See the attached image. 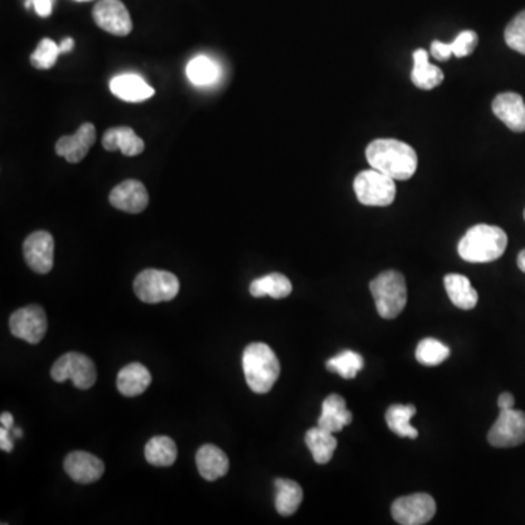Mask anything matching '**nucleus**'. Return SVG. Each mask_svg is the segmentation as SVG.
Here are the masks:
<instances>
[{"label": "nucleus", "instance_id": "obj_14", "mask_svg": "<svg viewBox=\"0 0 525 525\" xmlns=\"http://www.w3.org/2000/svg\"><path fill=\"white\" fill-rule=\"evenodd\" d=\"M110 203L127 213H141L148 208L150 194L138 180H126L112 189Z\"/></svg>", "mask_w": 525, "mask_h": 525}, {"label": "nucleus", "instance_id": "obj_8", "mask_svg": "<svg viewBox=\"0 0 525 525\" xmlns=\"http://www.w3.org/2000/svg\"><path fill=\"white\" fill-rule=\"evenodd\" d=\"M436 512V503L428 493L402 496L392 505V515L402 525L428 524Z\"/></svg>", "mask_w": 525, "mask_h": 525}, {"label": "nucleus", "instance_id": "obj_25", "mask_svg": "<svg viewBox=\"0 0 525 525\" xmlns=\"http://www.w3.org/2000/svg\"><path fill=\"white\" fill-rule=\"evenodd\" d=\"M276 510L284 517L295 514L304 500L302 488L297 481L289 479H276Z\"/></svg>", "mask_w": 525, "mask_h": 525}, {"label": "nucleus", "instance_id": "obj_11", "mask_svg": "<svg viewBox=\"0 0 525 525\" xmlns=\"http://www.w3.org/2000/svg\"><path fill=\"white\" fill-rule=\"evenodd\" d=\"M92 16L101 30L117 37H126L133 30L131 14L120 0H100L93 6Z\"/></svg>", "mask_w": 525, "mask_h": 525}, {"label": "nucleus", "instance_id": "obj_36", "mask_svg": "<svg viewBox=\"0 0 525 525\" xmlns=\"http://www.w3.org/2000/svg\"><path fill=\"white\" fill-rule=\"evenodd\" d=\"M53 2L54 0H33L34 8L37 11L38 15L43 16H49L53 11Z\"/></svg>", "mask_w": 525, "mask_h": 525}, {"label": "nucleus", "instance_id": "obj_24", "mask_svg": "<svg viewBox=\"0 0 525 525\" xmlns=\"http://www.w3.org/2000/svg\"><path fill=\"white\" fill-rule=\"evenodd\" d=\"M250 294L254 298L263 297H272L275 299L287 298L292 294L291 280L282 273H270L251 282Z\"/></svg>", "mask_w": 525, "mask_h": 525}, {"label": "nucleus", "instance_id": "obj_9", "mask_svg": "<svg viewBox=\"0 0 525 525\" xmlns=\"http://www.w3.org/2000/svg\"><path fill=\"white\" fill-rule=\"evenodd\" d=\"M488 441L496 448L517 447L525 442V413L521 410H501L489 431Z\"/></svg>", "mask_w": 525, "mask_h": 525}, {"label": "nucleus", "instance_id": "obj_34", "mask_svg": "<svg viewBox=\"0 0 525 525\" xmlns=\"http://www.w3.org/2000/svg\"><path fill=\"white\" fill-rule=\"evenodd\" d=\"M479 37L474 31H462L457 35L454 42L450 43L451 50L454 53L455 57H467L476 50Z\"/></svg>", "mask_w": 525, "mask_h": 525}, {"label": "nucleus", "instance_id": "obj_12", "mask_svg": "<svg viewBox=\"0 0 525 525\" xmlns=\"http://www.w3.org/2000/svg\"><path fill=\"white\" fill-rule=\"evenodd\" d=\"M24 258L31 270L47 275L54 265V239L47 231H37L24 241Z\"/></svg>", "mask_w": 525, "mask_h": 525}, {"label": "nucleus", "instance_id": "obj_20", "mask_svg": "<svg viewBox=\"0 0 525 525\" xmlns=\"http://www.w3.org/2000/svg\"><path fill=\"white\" fill-rule=\"evenodd\" d=\"M152 381L150 371L138 362L129 364L120 369L117 375V388L126 397H136L148 390Z\"/></svg>", "mask_w": 525, "mask_h": 525}, {"label": "nucleus", "instance_id": "obj_3", "mask_svg": "<svg viewBox=\"0 0 525 525\" xmlns=\"http://www.w3.org/2000/svg\"><path fill=\"white\" fill-rule=\"evenodd\" d=\"M242 369L251 392L266 394L280 375L279 359L266 343H251L242 355Z\"/></svg>", "mask_w": 525, "mask_h": 525}, {"label": "nucleus", "instance_id": "obj_38", "mask_svg": "<svg viewBox=\"0 0 525 525\" xmlns=\"http://www.w3.org/2000/svg\"><path fill=\"white\" fill-rule=\"evenodd\" d=\"M515 397L510 393H502L498 399V406L501 410L514 409Z\"/></svg>", "mask_w": 525, "mask_h": 525}, {"label": "nucleus", "instance_id": "obj_30", "mask_svg": "<svg viewBox=\"0 0 525 525\" xmlns=\"http://www.w3.org/2000/svg\"><path fill=\"white\" fill-rule=\"evenodd\" d=\"M450 355V347L445 346L440 340L433 339V337L422 340L416 347V359L422 365H440L443 361H447Z\"/></svg>", "mask_w": 525, "mask_h": 525}, {"label": "nucleus", "instance_id": "obj_16", "mask_svg": "<svg viewBox=\"0 0 525 525\" xmlns=\"http://www.w3.org/2000/svg\"><path fill=\"white\" fill-rule=\"evenodd\" d=\"M492 112L508 129L517 133L525 131V102L515 92L500 93L493 100Z\"/></svg>", "mask_w": 525, "mask_h": 525}, {"label": "nucleus", "instance_id": "obj_2", "mask_svg": "<svg viewBox=\"0 0 525 525\" xmlns=\"http://www.w3.org/2000/svg\"><path fill=\"white\" fill-rule=\"evenodd\" d=\"M507 246V232L502 228L481 224L470 228L460 239L459 254L469 263H491L502 258Z\"/></svg>", "mask_w": 525, "mask_h": 525}, {"label": "nucleus", "instance_id": "obj_27", "mask_svg": "<svg viewBox=\"0 0 525 525\" xmlns=\"http://www.w3.org/2000/svg\"><path fill=\"white\" fill-rule=\"evenodd\" d=\"M416 407L413 404H393V406L388 407L387 413H385V422H387L388 428L395 435L402 436V438L416 440L419 433L410 423L412 417L416 414Z\"/></svg>", "mask_w": 525, "mask_h": 525}, {"label": "nucleus", "instance_id": "obj_17", "mask_svg": "<svg viewBox=\"0 0 525 525\" xmlns=\"http://www.w3.org/2000/svg\"><path fill=\"white\" fill-rule=\"evenodd\" d=\"M354 421V414L347 410L346 400L342 395H328L323 402V412L318 419V426L326 429L328 433H337L345 426L350 425Z\"/></svg>", "mask_w": 525, "mask_h": 525}, {"label": "nucleus", "instance_id": "obj_1", "mask_svg": "<svg viewBox=\"0 0 525 525\" xmlns=\"http://www.w3.org/2000/svg\"><path fill=\"white\" fill-rule=\"evenodd\" d=\"M368 164L400 181L412 179L417 170V153L412 146L395 139H376L366 148Z\"/></svg>", "mask_w": 525, "mask_h": 525}, {"label": "nucleus", "instance_id": "obj_18", "mask_svg": "<svg viewBox=\"0 0 525 525\" xmlns=\"http://www.w3.org/2000/svg\"><path fill=\"white\" fill-rule=\"evenodd\" d=\"M196 464L199 473L205 481H218L220 477L227 476L229 470V460L224 451L217 445H203L196 454Z\"/></svg>", "mask_w": 525, "mask_h": 525}, {"label": "nucleus", "instance_id": "obj_13", "mask_svg": "<svg viewBox=\"0 0 525 525\" xmlns=\"http://www.w3.org/2000/svg\"><path fill=\"white\" fill-rule=\"evenodd\" d=\"M97 141V131L92 123H83L76 133L63 136L56 143V153L71 164H78L88 155Z\"/></svg>", "mask_w": 525, "mask_h": 525}, {"label": "nucleus", "instance_id": "obj_37", "mask_svg": "<svg viewBox=\"0 0 525 525\" xmlns=\"http://www.w3.org/2000/svg\"><path fill=\"white\" fill-rule=\"evenodd\" d=\"M0 448H2V451H6V452H12V450H14V441H12L9 429H0Z\"/></svg>", "mask_w": 525, "mask_h": 525}, {"label": "nucleus", "instance_id": "obj_5", "mask_svg": "<svg viewBox=\"0 0 525 525\" xmlns=\"http://www.w3.org/2000/svg\"><path fill=\"white\" fill-rule=\"evenodd\" d=\"M133 289L141 301L158 304L172 301L179 295L180 282L171 272L146 268L134 279Z\"/></svg>", "mask_w": 525, "mask_h": 525}, {"label": "nucleus", "instance_id": "obj_21", "mask_svg": "<svg viewBox=\"0 0 525 525\" xmlns=\"http://www.w3.org/2000/svg\"><path fill=\"white\" fill-rule=\"evenodd\" d=\"M110 90L120 100L127 102H142L153 97V88L138 75H120L112 79Z\"/></svg>", "mask_w": 525, "mask_h": 525}, {"label": "nucleus", "instance_id": "obj_42", "mask_svg": "<svg viewBox=\"0 0 525 525\" xmlns=\"http://www.w3.org/2000/svg\"><path fill=\"white\" fill-rule=\"evenodd\" d=\"M78 2H86V0H78Z\"/></svg>", "mask_w": 525, "mask_h": 525}, {"label": "nucleus", "instance_id": "obj_4", "mask_svg": "<svg viewBox=\"0 0 525 525\" xmlns=\"http://www.w3.org/2000/svg\"><path fill=\"white\" fill-rule=\"evenodd\" d=\"M376 311L385 320L399 317L407 304V287L404 276L395 270L380 273L369 284Z\"/></svg>", "mask_w": 525, "mask_h": 525}, {"label": "nucleus", "instance_id": "obj_32", "mask_svg": "<svg viewBox=\"0 0 525 525\" xmlns=\"http://www.w3.org/2000/svg\"><path fill=\"white\" fill-rule=\"evenodd\" d=\"M59 54V45L50 38H43L42 42L38 43L35 52L31 54L30 62L35 69L47 71L56 64Z\"/></svg>", "mask_w": 525, "mask_h": 525}, {"label": "nucleus", "instance_id": "obj_43", "mask_svg": "<svg viewBox=\"0 0 525 525\" xmlns=\"http://www.w3.org/2000/svg\"><path fill=\"white\" fill-rule=\"evenodd\" d=\"M524 219H525V210H524Z\"/></svg>", "mask_w": 525, "mask_h": 525}, {"label": "nucleus", "instance_id": "obj_15", "mask_svg": "<svg viewBox=\"0 0 525 525\" xmlns=\"http://www.w3.org/2000/svg\"><path fill=\"white\" fill-rule=\"evenodd\" d=\"M64 472L78 483L90 484L104 474V462L85 451H73L64 459Z\"/></svg>", "mask_w": 525, "mask_h": 525}, {"label": "nucleus", "instance_id": "obj_40", "mask_svg": "<svg viewBox=\"0 0 525 525\" xmlns=\"http://www.w3.org/2000/svg\"><path fill=\"white\" fill-rule=\"evenodd\" d=\"M73 45H75V43H73L72 38H64L63 42H62V44L59 45L60 54H62V53L72 52Z\"/></svg>", "mask_w": 525, "mask_h": 525}, {"label": "nucleus", "instance_id": "obj_7", "mask_svg": "<svg viewBox=\"0 0 525 525\" xmlns=\"http://www.w3.org/2000/svg\"><path fill=\"white\" fill-rule=\"evenodd\" d=\"M50 375L56 383L71 380L79 390H88L97 381V368L85 355L71 352L54 362Z\"/></svg>", "mask_w": 525, "mask_h": 525}, {"label": "nucleus", "instance_id": "obj_19", "mask_svg": "<svg viewBox=\"0 0 525 525\" xmlns=\"http://www.w3.org/2000/svg\"><path fill=\"white\" fill-rule=\"evenodd\" d=\"M102 146L110 152L120 151L126 157H138L145 151V142L131 127H112L102 136Z\"/></svg>", "mask_w": 525, "mask_h": 525}, {"label": "nucleus", "instance_id": "obj_31", "mask_svg": "<svg viewBox=\"0 0 525 525\" xmlns=\"http://www.w3.org/2000/svg\"><path fill=\"white\" fill-rule=\"evenodd\" d=\"M187 76L194 85H210L219 76V69L209 57L198 56L187 66Z\"/></svg>", "mask_w": 525, "mask_h": 525}, {"label": "nucleus", "instance_id": "obj_35", "mask_svg": "<svg viewBox=\"0 0 525 525\" xmlns=\"http://www.w3.org/2000/svg\"><path fill=\"white\" fill-rule=\"evenodd\" d=\"M431 54L440 62H447L451 56H454V53L451 50V45L447 43H441L436 40L431 44Z\"/></svg>", "mask_w": 525, "mask_h": 525}, {"label": "nucleus", "instance_id": "obj_41", "mask_svg": "<svg viewBox=\"0 0 525 525\" xmlns=\"http://www.w3.org/2000/svg\"><path fill=\"white\" fill-rule=\"evenodd\" d=\"M517 263L520 270L525 273V250H522L521 253L518 254Z\"/></svg>", "mask_w": 525, "mask_h": 525}, {"label": "nucleus", "instance_id": "obj_10", "mask_svg": "<svg viewBox=\"0 0 525 525\" xmlns=\"http://www.w3.org/2000/svg\"><path fill=\"white\" fill-rule=\"evenodd\" d=\"M12 335L25 340L30 345H37L47 333V316L38 306H28L12 314L9 320Z\"/></svg>", "mask_w": 525, "mask_h": 525}, {"label": "nucleus", "instance_id": "obj_26", "mask_svg": "<svg viewBox=\"0 0 525 525\" xmlns=\"http://www.w3.org/2000/svg\"><path fill=\"white\" fill-rule=\"evenodd\" d=\"M306 443L313 454L314 462L317 464H327L333 459L335 448H337L335 433H328L320 426L309 429L306 433Z\"/></svg>", "mask_w": 525, "mask_h": 525}, {"label": "nucleus", "instance_id": "obj_6", "mask_svg": "<svg viewBox=\"0 0 525 525\" xmlns=\"http://www.w3.org/2000/svg\"><path fill=\"white\" fill-rule=\"evenodd\" d=\"M356 198L365 206L393 205L395 199V180L378 170L359 172L354 181Z\"/></svg>", "mask_w": 525, "mask_h": 525}, {"label": "nucleus", "instance_id": "obj_29", "mask_svg": "<svg viewBox=\"0 0 525 525\" xmlns=\"http://www.w3.org/2000/svg\"><path fill=\"white\" fill-rule=\"evenodd\" d=\"M326 366L328 371L339 374L345 380H354L364 368V358L354 350H345L335 358L328 359Z\"/></svg>", "mask_w": 525, "mask_h": 525}, {"label": "nucleus", "instance_id": "obj_33", "mask_svg": "<svg viewBox=\"0 0 525 525\" xmlns=\"http://www.w3.org/2000/svg\"><path fill=\"white\" fill-rule=\"evenodd\" d=\"M505 43L510 49L525 54V11L520 12L505 30Z\"/></svg>", "mask_w": 525, "mask_h": 525}, {"label": "nucleus", "instance_id": "obj_39", "mask_svg": "<svg viewBox=\"0 0 525 525\" xmlns=\"http://www.w3.org/2000/svg\"><path fill=\"white\" fill-rule=\"evenodd\" d=\"M0 423H2V428H6L11 431V429L14 428V416L8 413V412H5V413H2V416H0Z\"/></svg>", "mask_w": 525, "mask_h": 525}, {"label": "nucleus", "instance_id": "obj_28", "mask_svg": "<svg viewBox=\"0 0 525 525\" xmlns=\"http://www.w3.org/2000/svg\"><path fill=\"white\" fill-rule=\"evenodd\" d=\"M146 462L157 467H170L177 460V445L168 436H153L145 447Z\"/></svg>", "mask_w": 525, "mask_h": 525}, {"label": "nucleus", "instance_id": "obj_23", "mask_svg": "<svg viewBox=\"0 0 525 525\" xmlns=\"http://www.w3.org/2000/svg\"><path fill=\"white\" fill-rule=\"evenodd\" d=\"M413 71H412V83L419 90L431 91L441 85L443 81V73L440 67L429 63L428 52L417 49L413 53Z\"/></svg>", "mask_w": 525, "mask_h": 525}, {"label": "nucleus", "instance_id": "obj_22", "mask_svg": "<svg viewBox=\"0 0 525 525\" xmlns=\"http://www.w3.org/2000/svg\"><path fill=\"white\" fill-rule=\"evenodd\" d=\"M443 285L447 289L448 297L451 302L460 309H473L479 301V294L476 289L472 287L469 277L457 273H451V275L443 277Z\"/></svg>", "mask_w": 525, "mask_h": 525}]
</instances>
